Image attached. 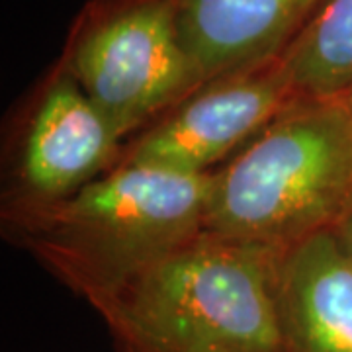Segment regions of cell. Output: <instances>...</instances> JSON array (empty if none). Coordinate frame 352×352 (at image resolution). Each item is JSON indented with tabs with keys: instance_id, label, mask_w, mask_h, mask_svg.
<instances>
[{
	"instance_id": "1",
	"label": "cell",
	"mask_w": 352,
	"mask_h": 352,
	"mask_svg": "<svg viewBox=\"0 0 352 352\" xmlns=\"http://www.w3.org/2000/svg\"><path fill=\"white\" fill-rule=\"evenodd\" d=\"M212 175L118 164L65 200L2 221L18 245L94 307L204 233Z\"/></svg>"
},
{
	"instance_id": "2",
	"label": "cell",
	"mask_w": 352,
	"mask_h": 352,
	"mask_svg": "<svg viewBox=\"0 0 352 352\" xmlns=\"http://www.w3.org/2000/svg\"><path fill=\"white\" fill-rule=\"evenodd\" d=\"M280 251L201 233L94 309L116 352H286L274 303Z\"/></svg>"
},
{
	"instance_id": "3",
	"label": "cell",
	"mask_w": 352,
	"mask_h": 352,
	"mask_svg": "<svg viewBox=\"0 0 352 352\" xmlns=\"http://www.w3.org/2000/svg\"><path fill=\"white\" fill-rule=\"evenodd\" d=\"M352 212V120L342 98H300L212 175L204 233L286 249Z\"/></svg>"
},
{
	"instance_id": "4",
	"label": "cell",
	"mask_w": 352,
	"mask_h": 352,
	"mask_svg": "<svg viewBox=\"0 0 352 352\" xmlns=\"http://www.w3.org/2000/svg\"><path fill=\"white\" fill-rule=\"evenodd\" d=\"M59 61L126 143L204 85L180 41L176 0H90Z\"/></svg>"
},
{
	"instance_id": "5",
	"label": "cell",
	"mask_w": 352,
	"mask_h": 352,
	"mask_svg": "<svg viewBox=\"0 0 352 352\" xmlns=\"http://www.w3.org/2000/svg\"><path fill=\"white\" fill-rule=\"evenodd\" d=\"M126 141L59 59L25 102L2 217L45 208L118 166Z\"/></svg>"
},
{
	"instance_id": "6",
	"label": "cell",
	"mask_w": 352,
	"mask_h": 352,
	"mask_svg": "<svg viewBox=\"0 0 352 352\" xmlns=\"http://www.w3.org/2000/svg\"><path fill=\"white\" fill-rule=\"evenodd\" d=\"M298 100L280 59L208 80L129 139L118 164L212 175Z\"/></svg>"
},
{
	"instance_id": "7",
	"label": "cell",
	"mask_w": 352,
	"mask_h": 352,
	"mask_svg": "<svg viewBox=\"0 0 352 352\" xmlns=\"http://www.w3.org/2000/svg\"><path fill=\"white\" fill-rule=\"evenodd\" d=\"M274 303L286 352H352V258L337 229L280 251Z\"/></svg>"
},
{
	"instance_id": "8",
	"label": "cell",
	"mask_w": 352,
	"mask_h": 352,
	"mask_svg": "<svg viewBox=\"0 0 352 352\" xmlns=\"http://www.w3.org/2000/svg\"><path fill=\"white\" fill-rule=\"evenodd\" d=\"M321 0H176L178 34L201 80L276 61Z\"/></svg>"
},
{
	"instance_id": "9",
	"label": "cell",
	"mask_w": 352,
	"mask_h": 352,
	"mask_svg": "<svg viewBox=\"0 0 352 352\" xmlns=\"http://www.w3.org/2000/svg\"><path fill=\"white\" fill-rule=\"evenodd\" d=\"M300 98H339L352 85V0H321L280 57Z\"/></svg>"
},
{
	"instance_id": "10",
	"label": "cell",
	"mask_w": 352,
	"mask_h": 352,
	"mask_svg": "<svg viewBox=\"0 0 352 352\" xmlns=\"http://www.w3.org/2000/svg\"><path fill=\"white\" fill-rule=\"evenodd\" d=\"M337 229V233H339L340 241H342V245H344V249L349 252V256L352 258V212L342 221H340L339 227H335Z\"/></svg>"
},
{
	"instance_id": "11",
	"label": "cell",
	"mask_w": 352,
	"mask_h": 352,
	"mask_svg": "<svg viewBox=\"0 0 352 352\" xmlns=\"http://www.w3.org/2000/svg\"><path fill=\"white\" fill-rule=\"evenodd\" d=\"M342 98V102H344V106H346V110H349V113H351V120H352V85L351 88L340 96Z\"/></svg>"
}]
</instances>
